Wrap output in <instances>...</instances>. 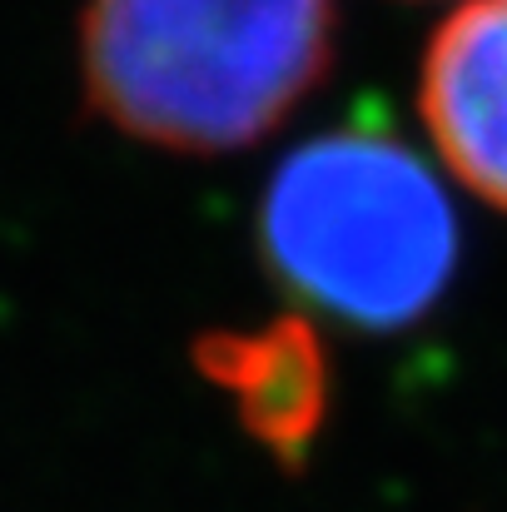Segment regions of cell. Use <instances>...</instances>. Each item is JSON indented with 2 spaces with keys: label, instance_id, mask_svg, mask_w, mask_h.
Masks as SVG:
<instances>
[{
  "label": "cell",
  "instance_id": "1",
  "mask_svg": "<svg viewBox=\"0 0 507 512\" xmlns=\"http://www.w3.org/2000/svg\"><path fill=\"white\" fill-rule=\"evenodd\" d=\"M334 35V0H90L80 75L120 135L174 155H229L314 95Z\"/></svg>",
  "mask_w": 507,
  "mask_h": 512
},
{
  "label": "cell",
  "instance_id": "2",
  "mask_svg": "<svg viewBox=\"0 0 507 512\" xmlns=\"http://www.w3.org/2000/svg\"><path fill=\"white\" fill-rule=\"evenodd\" d=\"M259 244L314 309L358 329H403L453 279L458 214L413 150L378 130H338L274 170Z\"/></svg>",
  "mask_w": 507,
  "mask_h": 512
},
{
  "label": "cell",
  "instance_id": "3",
  "mask_svg": "<svg viewBox=\"0 0 507 512\" xmlns=\"http://www.w3.org/2000/svg\"><path fill=\"white\" fill-rule=\"evenodd\" d=\"M418 115L453 179L507 214V0H463L438 20Z\"/></svg>",
  "mask_w": 507,
  "mask_h": 512
}]
</instances>
